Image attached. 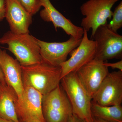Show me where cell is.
Wrapping results in <instances>:
<instances>
[{
	"mask_svg": "<svg viewBox=\"0 0 122 122\" xmlns=\"http://www.w3.org/2000/svg\"><path fill=\"white\" fill-rule=\"evenodd\" d=\"M24 86L32 87L43 96L50 92L60 84L61 69L60 66L45 61L27 66H22Z\"/></svg>",
	"mask_w": 122,
	"mask_h": 122,
	"instance_id": "6da1fadb",
	"label": "cell"
},
{
	"mask_svg": "<svg viewBox=\"0 0 122 122\" xmlns=\"http://www.w3.org/2000/svg\"><path fill=\"white\" fill-rule=\"evenodd\" d=\"M0 44L7 45V49L13 54L22 66L34 65L43 61L37 38L29 33L16 34L9 30L0 38Z\"/></svg>",
	"mask_w": 122,
	"mask_h": 122,
	"instance_id": "7a4b0ae2",
	"label": "cell"
},
{
	"mask_svg": "<svg viewBox=\"0 0 122 122\" xmlns=\"http://www.w3.org/2000/svg\"><path fill=\"white\" fill-rule=\"evenodd\" d=\"M61 86L71 104L73 114L86 122H93L91 110L92 98L79 80L76 72L61 79Z\"/></svg>",
	"mask_w": 122,
	"mask_h": 122,
	"instance_id": "3957f363",
	"label": "cell"
},
{
	"mask_svg": "<svg viewBox=\"0 0 122 122\" xmlns=\"http://www.w3.org/2000/svg\"><path fill=\"white\" fill-rule=\"evenodd\" d=\"M42 111L45 122H68L73 114L72 107L60 84L43 96Z\"/></svg>",
	"mask_w": 122,
	"mask_h": 122,
	"instance_id": "277c9868",
	"label": "cell"
},
{
	"mask_svg": "<svg viewBox=\"0 0 122 122\" xmlns=\"http://www.w3.org/2000/svg\"><path fill=\"white\" fill-rule=\"evenodd\" d=\"M119 0H88L81 5V13L85 16L81 21V27L87 32L92 30L91 38L99 26L107 24V19H111L112 8Z\"/></svg>",
	"mask_w": 122,
	"mask_h": 122,
	"instance_id": "5b68a950",
	"label": "cell"
},
{
	"mask_svg": "<svg viewBox=\"0 0 122 122\" xmlns=\"http://www.w3.org/2000/svg\"><path fill=\"white\" fill-rule=\"evenodd\" d=\"M92 38L96 43L94 59L105 62L122 58V36L112 30L107 24L99 26Z\"/></svg>",
	"mask_w": 122,
	"mask_h": 122,
	"instance_id": "8992f818",
	"label": "cell"
},
{
	"mask_svg": "<svg viewBox=\"0 0 122 122\" xmlns=\"http://www.w3.org/2000/svg\"><path fill=\"white\" fill-rule=\"evenodd\" d=\"M92 101L103 106H121L122 71L109 73L92 97Z\"/></svg>",
	"mask_w": 122,
	"mask_h": 122,
	"instance_id": "52a82bcc",
	"label": "cell"
},
{
	"mask_svg": "<svg viewBox=\"0 0 122 122\" xmlns=\"http://www.w3.org/2000/svg\"><path fill=\"white\" fill-rule=\"evenodd\" d=\"M96 50V42L89 39L87 32L84 30L80 45L72 51L69 59L60 65L61 69V79L70 73L76 72L94 59Z\"/></svg>",
	"mask_w": 122,
	"mask_h": 122,
	"instance_id": "ba28073f",
	"label": "cell"
},
{
	"mask_svg": "<svg viewBox=\"0 0 122 122\" xmlns=\"http://www.w3.org/2000/svg\"><path fill=\"white\" fill-rule=\"evenodd\" d=\"M82 38L76 39L71 36L63 42H47L37 39L40 53L43 61L56 66L67 60L68 55L80 45Z\"/></svg>",
	"mask_w": 122,
	"mask_h": 122,
	"instance_id": "9c48e42d",
	"label": "cell"
},
{
	"mask_svg": "<svg viewBox=\"0 0 122 122\" xmlns=\"http://www.w3.org/2000/svg\"><path fill=\"white\" fill-rule=\"evenodd\" d=\"M20 97L14 99L15 110L18 119L26 116H32L45 122L42 111L43 95L32 87L24 86Z\"/></svg>",
	"mask_w": 122,
	"mask_h": 122,
	"instance_id": "30bf717a",
	"label": "cell"
},
{
	"mask_svg": "<svg viewBox=\"0 0 122 122\" xmlns=\"http://www.w3.org/2000/svg\"><path fill=\"white\" fill-rule=\"evenodd\" d=\"M76 72L79 80L92 98L109 73L108 67L104 62L94 59L84 65Z\"/></svg>",
	"mask_w": 122,
	"mask_h": 122,
	"instance_id": "8fae6325",
	"label": "cell"
},
{
	"mask_svg": "<svg viewBox=\"0 0 122 122\" xmlns=\"http://www.w3.org/2000/svg\"><path fill=\"white\" fill-rule=\"evenodd\" d=\"M44 9L40 12V16L45 21L53 23L55 30L61 28L68 35L76 39L82 38L84 30L82 27L75 25L65 17L54 7L50 0H41Z\"/></svg>",
	"mask_w": 122,
	"mask_h": 122,
	"instance_id": "7c38bea8",
	"label": "cell"
},
{
	"mask_svg": "<svg viewBox=\"0 0 122 122\" xmlns=\"http://www.w3.org/2000/svg\"><path fill=\"white\" fill-rule=\"evenodd\" d=\"M5 18L10 31L16 34L29 33V28L32 21L33 15L26 11L18 0H5Z\"/></svg>",
	"mask_w": 122,
	"mask_h": 122,
	"instance_id": "4fadbf2b",
	"label": "cell"
},
{
	"mask_svg": "<svg viewBox=\"0 0 122 122\" xmlns=\"http://www.w3.org/2000/svg\"><path fill=\"white\" fill-rule=\"evenodd\" d=\"M0 68L6 84L13 90L17 97H20L24 90L21 66L16 59L0 48Z\"/></svg>",
	"mask_w": 122,
	"mask_h": 122,
	"instance_id": "5bb4252c",
	"label": "cell"
},
{
	"mask_svg": "<svg viewBox=\"0 0 122 122\" xmlns=\"http://www.w3.org/2000/svg\"><path fill=\"white\" fill-rule=\"evenodd\" d=\"M17 96L13 89L0 83V117L13 122H20L18 117L14 103Z\"/></svg>",
	"mask_w": 122,
	"mask_h": 122,
	"instance_id": "9a60e30c",
	"label": "cell"
},
{
	"mask_svg": "<svg viewBox=\"0 0 122 122\" xmlns=\"http://www.w3.org/2000/svg\"><path fill=\"white\" fill-rule=\"evenodd\" d=\"M91 110L93 117L107 122H122L121 106H103L92 101Z\"/></svg>",
	"mask_w": 122,
	"mask_h": 122,
	"instance_id": "2e32d148",
	"label": "cell"
},
{
	"mask_svg": "<svg viewBox=\"0 0 122 122\" xmlns=\"http://www.w3.org/2000/svg\"><path fill=\"white\" fill-rule=\"evenodd\" d=\"M112 19L110 24H107L109 28L115 32L122 27V1H121L113 12Z\"/></svg>",
	"mask_w": 122,
	"mask_h": 122,
	"instance_id": "e0dca14e",
	"label": "cell"
},
{
	"mask_svg": "<svg viewBox=\"0 0 122 122\" xmlns=\"http://www.w3.org/2000/svg\"><path fill=\"white\" fill-rule=\"evenodd\" d=\"M26 11L32 15L37 13L42 7L41 0H18Z\"/></svg>",
	"mask_w": 122,
	"mask_h": 122,
	"instance_id": "ac0fdd59",
	"label": "cell"
},
{
	"mask_svg": "<svg viewBox=\"0 0 122 122\" xmlns=\"http://www.w3.org/2000/svg\"><path fill=\"white\" fill-rule=\"evenodd\" d=\"M104 65L107 67H110L113 69H117L122 71V60L115 63H107L104 62Z\"/></svg>",
	"mask_w": 122,
	"mask_h": 122,
	"instance_id": "d6986e66",
	"label": "cell"
},
{
	"mask_svg": "<svg viewBox=\"0 0 122 122\" xmlns=\"http://www.w3.org/2000/svg\"><path fill=\"white\" fill-rule=\"evenodd\" d=\"M5 0H0V22L5 18Z\"/></svg>",
	"mask_w": 122,
	"mask_h": 122,
	"instance_id": "ffe728a7",
	"label": "cell"
},
{
	"mask_svg": "<svg viewBox=\"0 0 122 122\" xmlns=\"http://www.w3.org/2000/svg\"><path fill=\"white\" fill-rule=\"evenodd\" d=\"M20 122H43L38 119L32 116H26L19 119Z\"/></svg>",
	"mask_w": 122,
	"mask_h": 122,
	"instance_id": "44dd1931",
	"label": "cell"
},
{
	"mask_svg": "<svg viewBox=\"0 0 122 122\" xmlns=\"http://www.w3.org/2000/svg\"><path fill=\"white\" fill-rule=\"evenodd\" d=\"M68 122H86L79 118L78 117L72 114L70 117Z\"/></svg>",
	"mask_w": 122,
	"mask_h": 122,
	"instance_id": "7402d4cb",
	"label": "cell"
},
{
	"mask_svg": "<svg viewBox=\"0 0 122 122\" xmlns=\"http://www.w3.org/2000/svg\"><path fill=\"white\" fill-rule=\"evenodd\" d=\"M0 83L3 85H7L6 82H5V81L4 75H3L0 68Z\"/></svg>",
	"mask_w": 122,
	"mask_h": 122,
	"instance_id": "603a6c76",
	"label": "cell"
},
{
	"mask_svg": "<svg viewBox=\"0 0 122 122\" xmlns=\"http://www.w3.org/2000/svg\"><path fill=\"white\" fill-rule=\"evenodd\" d=\"M93 122H107V121H105L102 119H100L96 117H93Z\"/></svg>",
	"mask_w": 122,
	"mask_h": 122,
	"instance_id": "cb8c5ba5",
	"label": "cell"
},
{
	"mask_svg": "<svg viewBox=\"0 0 122 122\" xmlns=\"http://www.w3.org/2000/svg\"><path fill=\"white\" fill-rule=\"evenodd\" d=\"M0 122H13L0 117Z\"/></svg>",
	"mask_w": 122,
	"mask_h": 122,
	"instance_id": "d4e9b609",
	"label": "cell"
}]
</instances>
